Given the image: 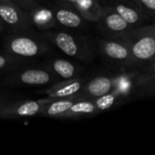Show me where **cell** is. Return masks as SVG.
I'll return each mask as SVG.
<instances>
[{
  "label": "cell",
  "instance_id": "19",
  "mask_svg": "<svg viewBox=\"0 0 155 155\" xmlns=\"http://www.w3.org/2000/svg\"><path fill=\"white\" fill-rule=\"evenodd\" d=\"M135 4L149 19H153L155 15V0H131Z\"/></svg>",
  "mask_w": 155,
  "mask_h": 155
},
{
  "label": "cell",
  "instance_id": "6",
  "mask_svg": "<svg viewBox=\"0 0 155 155\" xmlns=\"http://www.w3.org/2000/svg\"><path fill=\"white\" fill-rule=\"evenodd\" d=\"M0 21L13 31H32L27 12L10 0H0Z\"/></svg>",
  "mask_w": 155,
  "mask_h": 155
},
{
  "label": "cell",
  "instance_id": "4",
  "mask_svg": "<svg viewBox=\"0 0 155 155\" xmlns=\"http://www.w3.org/2000/svg\"><path fill=\"white\" fill-rule=\"evenodd\" d=\"M98 49L104 60L121 72L137 69L126 43L119 38L104 37L97 41Z\"/></svg>",
  "mask_w": 155,
  "mask_h": 155
},
{
  "label": "cell",
  "instance_id": "5",
  "mask_svg": "<svg viewBox=\"0 0 155 155\" xmlns=\"http://www.w3.org/2000/svg\"><path fill=\"white\" fill-rule=\"evenodd\" d=\"M22 67L14 70L3 81L4 85H45L58 82L59 77L46 68Z\"/></svg>",
  "mask_w": 155,
  "mask_h": 155
},
{
  "label": "cell",
  "instance_id": "12",
  "mask_svg": "<svg viewBox=\"0 0 155 155\" xmlns=\"http://www.w3.org/2000/svg\"><path fill=\"white\" fill-rule=\"evenodd\" d=\"M54 2L58 5L75 10L89 22H97L103 11V5L97 0H54Z\"/></svg>",
  "mask_w": 155,
  "mask_h": 155
},
{
  "label": "cell",
  "instance_id": "1",
  "mask_svg": "<svg viewBox=\"0 0 155 155\" xmlns=\"http://www.w3.org/2000/svg\"><path fill=\"white\" fill-rule=\"evenodd\" d=\"M118 38L124 40L128 45L137 68H142L154 63V25L133 27Z\"/></svg>",
  "mask_w": 155,
  "mask_h": 155
},
{
  "label": "cell",
  "instance_id": "24",
  "mask_svg": "<svg viewBox=\"0 0 155 155\" xmlns=\"http://www.w3.org/2000/svg\"><path fill=\"white\" fill-rule=\"evenodd\" d=\"M37 1H38V2H40V1H41V0H37Z\"/></svg>",
  "mask_w": 155,
  "mask_h": 155
},
{
  "label": "cell",
  "instance_id": "13",
  "mask_svg": "<svg viewBox=\"0 0 155 155\" xmlns=\"http://www.w3.org/2000/svg\"><path fill=\"white\" fill-rule=\"evenodd\" d=\"M27 14L31 25L41 31H46L57 27L58 24L54 18L52 8H48L40 4L36 7L29 10Z\"/></svg>",
  "mask_w": 155,
  "mask_h": 155
},
{
  "label": "cell",
  "instance_id": "20",
  "mask_svg": "<svg viewBox=\"0 0 155 155\" xmlns=\"http://www.w3.org/2000/svg\"><path fill=\"white\" fill-rule=\"evenodd\" d=\"M10 1L16 4L18 6H20L22 9H24L26 12L40 5V2H38L37 0H10Z\"/></svg>",
  "mask_w": 155,
  "mask_h": 155
},
{
  "label": "cell",
  "instance_id": "10",
  "mask_svg": "<svg viewBox=\"0 0 155 155\" xmlns=\"http://www.w3.org/2000/svg\"><path fill=\"white\" fill-rule=\"evenodd\" d=\"M87 79L74 77L71 79H63L53 84L50 87L46 88L40 93L45 94L51 99H62V98H75L81 100L77 94L82 90L83 86L86 83Z\"/></svg>",
  "mask_w": 155,
  "mask_h": 155
},
{
  "label": "cell",
  "instance_id": "3",
  "mask_svg": "<svg viewBox=\"0 0 155 155\" xmlns=\"http://www.w3.org/2000/svg\"><path fill=\"white\" fill-rule=\"evenodd\" d=\"M4 42L5 53L16 57L29 59L45 54L50 51V44L32 32L13 31Z\"/></svg>",
  "mask_w": 155,
  "mask_h": 155
},
{
  "label": "cell",
  "instance_id": "22",
  "mask_svg": "<svg viewBox=\"0 0 155 155\" xmlns=\"http://www.w3.org/2000/svg\"><path fill=\"white\" fill-rule=\"evenodd\" d=\"M3 28H4V25H3V22L2 21H0V32L3 30Z\"/></svg>",
  "mask_w": 155,
  "mask_h": 155
},
{
  "label": "cell",
  "instance_id": "9",
  "mask_svg": "<svg viewBox=\"0 0 155 155\" xmlns=\"http://www.w3.org/2000/svg\"><path fill=\"white\" fill-rule=\"evenodd\" d=\"M119 74L99 75L87 80L78 93V96L82 100H95L109 94L115 86Z\"/></svg>",
  "mask_w": 155,
  "mask_h": 155
},
{
  "label": "cell",
  "instance_id": "7",
  "mask_svg": "<svg viewBox=\"0 0 155 155\" xmlns=\"http://www.w3.org/2000/svg\"><path fill=\"white\" fill-rule=\"evenodd\" d=\"M96 23L99 30L104 35V37L110 38H118L133 28L108 5L103 6L102 15Z\"/></svg>",
  "mask_w": 155,
  "mask_h": 155
},
{
  "label": "cell",
  "instance_id": "15",
  "mask_svg": "<svg viewBox=\"0 0 155 155\" xmlns=\"http://www.w3.org/2000/svg\"><path fill=\"white\" fill-rule=\"evenodd\" d=\"M100 113L94 100H80L74 102L71 107L62 114L60 119H80L92 117Z\"/></svg>",
  "mask_w": 155,
  "mask_h": 155
},
{
  "label": "cell",
  "instance_id": "17",
  "mask_svg": "<svg viewBox=\"0 0 155 155\" xmlns=\"http://www.w3.org/2000/svg\"><path fill=\"white\" fill-rule=\"evenodd\" d=\"M45 68L54 74L61 79H71L77 77L79 68L72 62L65 59H52L50 60Z\"/></svg>",
  "mask_w": 155,
  "mask_h": 155
},
{
  "label": "cell",
  "instance_id": "21",
  "mask_svg": "<svg viewBox=\"0 0 155 155\" xmlns=\"http://www.w3.org/2000/svg\"><path fill=\"white\" fill-rule=\"evenodd\" d=\"M7 101H9V100H6V99L4 98V97H0V109H1V107H2Z\"/></svg>",
  "mask_w": 155,
  "mask_h": 155
},
{
  "label": "cell",
  "instance_id": "16",
  "mask_svg": "<svg viewBox=\"0 0 155 155\" xmlns=\"http://www.w3.org/2000/svg\"><path fill=\"white\" fill-rule=\"evenodd\" d=\"M76 101L80 100L75 98L51 99L49 102L43 104L38 115L47 118L60 119L62 114L65 113L71 107V105Z\"/></svg>",
  "mask_w": 155,
  "mask_h": 155
},
{
  "label": "cell",
  "instance_id": "18",
  "mask_svg": "<svg viewBox=\"0 0 155 155\" xmlns=\"http://www.w3.org/2000/svg\"><path fill=\"white\" fill-rule=\"evenodd\" d=\"M30 64L28 59L16 57L7 53L0 54V72L14 71L22 67H25Z\"/></svg>",
  "mask_w": 155,
  "mask_h": 155
},
{
  "label": "cell",
  "instance_id": "14",
  "mask_svg": "<svg viewBox=\"0 0 155 155\" xmlns=\"http://www.w3.org/2000/svg\"><path fill=\"white\" fill-rule=\"evenodd\" d=\"M58 25L69 28H80L85 24V19L75 10L56 5L52 8Z\"/></svg>",
  "mask_w": 155,
  "mask_h": 155
},
{
  "label": "cell",
  "instance_id": "2",
  "mask_svg": "<svg viewBox=\"0 0 155 155\" xmlns=\"http://www.w3.org/2000/svg\"><path fill=\"white\" fill-rule=\"evenodd\" d=\"M50 45H54L63 53L90 64L95 57V51L93 43L86 36L74 35L65 31H44L41 35Z\"/></svg>",
  "mask_w": 155,
  "mask_h": 155
},
{
  "label": "cell",
  "instance_id": "8",
  "mask_svg": "<svg viewBox=\"0 0 155 155\" xmlns=\"http://www.w3.org/2000/svg\"><path fill=\"white\" fill-rule=\"evenodd\" d=\"M51 98H45L36 101H7L0 109V119H19L28 116H35L39 114L44 104Z\"/></svg>",
  "mask_w": 155,
  "mask_h": 155
},
{
  "label": "cell",
  "instance_id": "23",
  "mask_svg": "<svg viewBox=\"0 0 155 155\" xmlns=\"http://www.w3.org/2000/svg\"><path fill=\"white\" fill-rule=\"evenodd\" d=\"M97 1H98V2H99L100 4H101L102 2H107V0H97Z\"/></svg>",
  "mask_w": 155,
  "mask_h": 155
},
{
  "label": "cell",
  "instance_id": "11",
  "mask_svg": "<svg viewBox=\"0 0 155 155\" xmlns=\"http://www.w3.org/2000/svg\"><path fill=\"white\" fill-rule=\"evenodd\" d=\"M107 5L133 27L143 25L149 20L148 16L131 0H107Z\"/></svg>",
  "mask_w": 155,
  "mask_h": 155
}]
</instances>
